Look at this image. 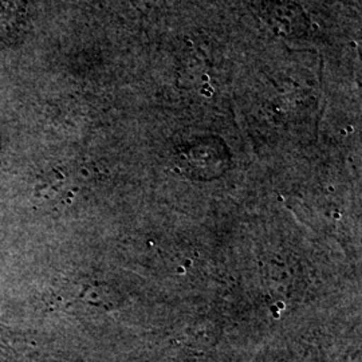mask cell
I'll return each mask as SVG.
<instances>
[{"mask_svg":"<svg viewBox=\"0 0 362 362\" xmlns=\"http://www.w3.org/2000/svg\"><path fill=\"white\" fill-rule=\"evenodd\" d=\"M263 18L282 37H302L309 27L302 8L288 1H270L263 7Z\"/></svg>","mask_w":362,"mask_h":362,"instance_id":"6da1fadb","label":"cell"},{"mask_svg":"<svg viewBox=\"0 0 362 362\" xmlns=\"http://www.w3.org/2000/svg\"><path fill=\"white\" fill-rule=\"evenodd\" d=\"M26 0H0V27H11L25 13Z\"/></svg>","mask_w":362,"mask_h":362,"instance_id":"7a4b0ae2","label":"cell"}]
</instances>
